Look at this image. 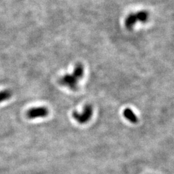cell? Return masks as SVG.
<instances>
[{
	"label": "cell",
	"instance_id": "3957f363",
	"mask_svg": "<svg viewBox=\"0 0 174 174\" xmlns=\"http://www.w3.org/2000/svg\"><path fill=\"white\" fill-rule=\"evenodd\" d=\"M49 114V111L46 107H39L29 109L27 112V116L30 119H35L37 118H46Z\"/></svg>",
	"mask_w": 174,
	"mask_h": 174
},
{
	"label": "cell",
	"instance_id": "6da1fadb",
	"mask_svg": "<svg viewBox=\"0 0 174 174\" xmlns=\"http://www.w3.org/2000/svg\"><path fill=\"white\" fill-rule=\"evenodd\" d=\"M84 76V67L81 63H77L72 73H66L59 80L61 85L68 87L73 91L78 88V83Z\"/></svg>",
	"mask_w": 174,
	"mask_h": 174
},
{
	"label": "cell",
	"instance_id": "277c9868",
	"mask_svg": "<svg viewBox=\"0 0 174 174\" xmlns=\"http://www.w3.org/2000/svg\"><path fill=\"white\" fill-rule=\"evenodd\" d=\"M148 15L146 12H141L136 14L130 15V16L126 20V27L128 29H131L138 21L144 22L146 21Z\"/></svg>",
	"mask_w": 174,
	"mask_h": 174
},
{
	"label": "cell",
	"instance_id": "5b68a950",
	"mask_svg": "<svg viewBox=\"0 0 174 174\" xmlns=\"http://www.w3.org/2000/svg\"><path fill=\"white\" fill-rule=\"evenodd\" d=\"M123 115H124V117L128 121H130V123H134V124L138 123V117H137L136 115L130 108L125 109L124 112H123Z\"/></svg>",
	"mask_w": 174,
	"mask_h": 174
},
{
	"label": "cell",
	"instance_id": "8992f818",
	"mask_svg": "<svg viewBox=\"0 0 174 174\" xmlns=\"http://www.w3.org/2000/svg\"><path fill=\"white\" fill-rule=\"evenodd\" d=\"M12 96V92L10 90L5 89L0 91V103L9 100Z\"/></svg>",
	"mask_w": 174,
	"mask_h": 174
},
{
	"label": "cell",
	"instance_id": "7a4b0ae2",
	"mask_svg": "<svg viewBox=\"0 0 174 174\" xmlns=\"http://www.w3.org/2000/svg\"><path fill=\"white\" fill-rule=\"evenodd\" d=\"M93 115V107L90 104H87L83 108L82 112H73L72 116L77 123L80 124H85L92 118Z\"/></svg>",
	"mask_w": 174,
	"mask_h": 174
}]
</instances>
